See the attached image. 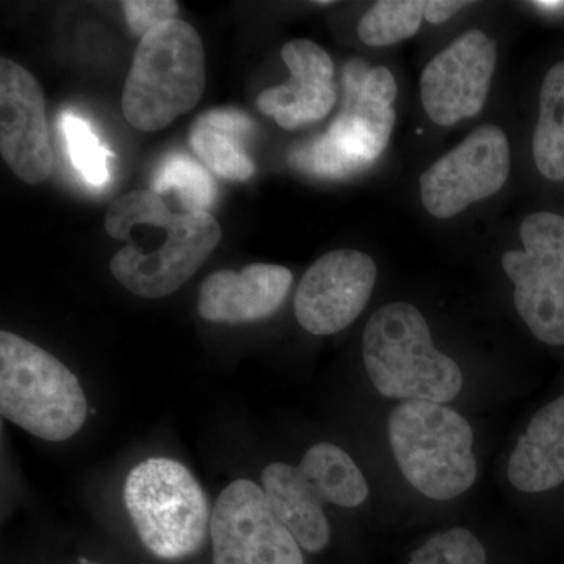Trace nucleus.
Wrapping results in <instances>:
<instances>
[{
    "label": "nucleus",
    "instance_id": "16",
    "mask_svg": "<svg viewBox=\"0 0 564 564\" xmlns=\"http://www.w3.org/2000/svg\"><path fill=\"white\" fill-rule=\"evenodd\" d=\"M508 478L522 492H544L564 481V395L534 414L508 462Z\"/></svg>",
    "mask_w": 564,
    "mask_h": 564
},
{
    "label": "nucleus",
    "instance_id": "1",
    "mask_svg": "<svg viewBox=\"0 0 564 564\" xmlns=\"http://www.w3.org/2000/svg\"><path fill=\"white\" fill-rule=\"evenodd\" d=\"M362 356L370 381L388 399L444 404L462 392V369L434 347L413 304L375 311L364 329Z\"/></svg>",
    "mask_w": 564,
    "mask_h": 564
},
{
    "label": "nucleus",
    "instance_id": "14",
    "mask_svg": "<svg viewBox=\"0 0 564 564\" xmlns=\"http://www.w3.org/2000/svg\"><path fill=\"white\" fill-rule=\"evenodd\" d=\"M281 57L291 70V79L262 91L259 110L288 131L323 120L336 104L332 57L310 40L289 41Z\"/></svg>",
    "mask_w": 564,
    "mask_h": 564
},
{
    "label": "nucleus",
    "instance_id": "6",
    "mask_svg": "<svg viewBox=\"0 0 564 564\" xmlns=\"http://www.w3.org/2000/svg\"><path fill=\"white\" fill-rule=\"evenodd\" d=\"M524 251L505 252V273L514 282V304L530 332L549 345L564 344V217L529 215L521 225Z\"/></svg>",
    "mask_w": 564,
    "mask_h": 564
},
{
    "label": "nucleus",
    "instance_id": "18",
    "mask_svg": "<svg viewBox=\"0 0 564 564\" xmlns=\"http://www.w3.org/2000/svg\"><path fill=\"white\" fill-rule=\"evenodd\" d=\"M299 469L323 505L356 508L369 497L366 477L350 455L337 445L315 444L304 454Z\"/></svg>",
    "mask_w": 564,
    "mask_h": 564
},
{
    "label": "nucleus",
    "instance_id": "17",
    "mask_svg": "<svg viewBox=\"0 0 564 564\" xmlns=\"http://www.w3.org/2000/svg\"><path fill=\"white\" fill-rule=\"evenodd\" d=\"M262 489L273 513L288 527L300 547L321 552L329 544L332 529L323 502L299 467L270 464L262 473Z\"/></svg>",
    "mask_w": 564,
    "mask_h": 564
},
{
    "label": "nucleus",
    "instance_id": "28",
    "mask_svg": "<svg viewBox=\"0 0 564 564\" xmlns=\"http://www.w3.org/2000/svg\"><path fill=\"white\" fill-rule=\"evenodd\" d=\"M202 117L209 124L215 126V128L237 133V135L243 137V139L251 135L256 129L254 121L239 109L209 110L203 113Z\"/></svg>",
    "mask_w": 564,
    "mask_h": 564
},
{
    "label": "nucleus",
    "instance_id": "2",
    "mask_svg": "<svg viewBox=\"0 0 564 564\" xmlns=\"http://www.w3.org/2000/svg\"><path fill=\"white\" fill-rule=\"evenodd\" d=\"M204 88L202 36L188 22H163L137 47L122 90V113L139 131H162L199 102Z\"/></svg>",
    "mask_w": 564,
    "mask_h": 564
},
{
    "label": "nucleus",
    "instance_id": "26",
    "mask_svg": "<svg viewBox=\"0 0 564 564\" xmlns=\"http://www.w3.org/2000/svg\"><path fill=\"white\" fill-rule=\"evenodd\" d=\"M406 564H486V552L473 532L454 529L434 534Z\"/></svg>",
    "mask_w": 564,
    "mask_h": 564
},
{
    "label": "nucleus",
    "instance_id": "12",
    "mask_svg": "<svg viewBox=\"0 0 564 564\" xmlns=\"http://www.w3.org/2000/svg\"><path fill=\"white\" fill-rule=\"evenodd\" d=\"M0 151L25 184L50 180L54 151L39 80L17 62L0 61Z\"/></svg>",
    "mask_w": 564,
    "mask_h": 564
},
{
    "label": "nucleus",
    "instance_id": "19",
    "mask_svg": "<svg viewBox=\"0 0 564 564\" xmlns=\"http://www.w3.org/2000/svg\"><path fill=\"white\" fill-rule=\"evenodd\" d=\"M533 158L544 177L564 181V62L547 70L541 87Z\"/></svg>",
    "mask_w": 564,
    "mask_h": 564
},
{
    "label": "nucleus",
    "instance_id": "27",
    "mask_svg": "<svg viewBox=\"0 0 564 564\" xmlns=\"http://www.w3.org/2000/svg\"><path fill=\"white\" fill-rule=\"evenodd\" d=\"M129 28L143 39L163 22L176 20L180 3L174 0H126L121 3Z\"/></svg>",
    "mask_w": 564,
    "mask_h": 564
},
{
    "label": "nucleus",
    "instance_id": "4",
    "mask_svg": "<svg viewBox=\"0 0 564 564\" xmlns=\"http://www.w3.org/2000/svg\"><path fill=\"white\" fill-rule=\"evenodd\" d=\"M389 444L408 484L433 500H451L477 478L474 433L462 414L432 402H403L388 421Z\"/></svg>",
    "mask_w": 564,
    "mask_h": 564
},
{
    "label": "nucleus",
    "instance_id": "3",
    "mask_svg": "<svg viewBox=\"0 0 564 564\" xmlns=\"http://www.w3.org/2000/svg\"><path fill=\"white\" fill-rule=\"evenodd\" d=\"M0 413L40 440L62 443L84 426L88 406L65 364L24 337L2 332Z\"/></svg>",
    "mask_w": 564,
    "mask_h": 564
},
{
    "label": "nucleus",
    "instance_id": "9",
    "mask_svg": "<svg viewBox=\"0 0 564 564\" xmlns=\"http://www.w3.org/2000/svg\"><path fill=\"white\" fill-rule=\"evenodd\" d=\"M510 144L502 129H475L421 177L423 207L447 220L470 204L496 195L510 176Z\"/></svg>",
    "mask_w": 564,
    "mask_h": 564
},
{
    "label": "nucleus",
    "instance_id": "11",
    "mask_svg": "<svg viewBox=\"0 0 564 564\" xmlns=\"http://www.w3.org/2000/svg\"><path fill=\"white\" fill-rule=\"evenodd\" d=\"M496 63V43L477 29L434 55L421 77V99L430 120L447 128L477 117L488 99Z\"/></svg>",
    "mask_w": 564,
    "mask_h": 564
},
{
    "label": "nucleus",
    "instance_id": "31",
    "mask_svg": "<svg viewBox=\"0 0 564 564\" xmlns=\"http://www.w3.org/2000/svg\"><path fill=\"white\" fill-rule=\"evenodd\" d=\"M80 564H98V563H93V562H90V560H87V558H80Z\"/></svg>",
    "mask_w": 564,
    "mask_h": 564
},
{
    "label": "nucleus",
    "instance_id": "15",
    "mask_svg": "<svg viewBox=\"0 0 564 564\" xmlns=\"http://www.w3.org/2000/svg\"><path fill=\"white\" fill-rule=\"evenodd\" d=\"M293 274L273 263H251L242 272L220 270L203 282L198 313L206 321L243 325L272 317L288 299Z\"/></svg>",
    "mask_w": 564,
    "mask_h": 564
},
{
    "label": "nucleus",
    "instance_id": "10",
    "mask_svg": "<svg viewBox=\"0 0 564 564\" xmlns=\"http://www.w3.org/2000/svg\"><path fill=\"white\" fill-rule=\"evenodd\" d=\"M377 273V263L366 252H326L296 288V321L315 336L343 332L366 310Z\"/></svg>",
    "mask_w": 564,
    "mask_h": 564
},
{
    "label": "nucleus",
    "instance_id": "23",
    "mask_svg": "<svg viewBox=\"0 0 564 564\" xmlns=\"http://www.w3.org/2000/svg\"><path fill=\"white\" fill-rule=\"evenodd\" d=\"M423 18L425 0H381L359 21L358 35L367 46H391L414 36Z\"/></svg>",
    "mask_w": 564,
    "mask_h": 564
},
{
    "label": "nucleus",
    "instance_id": "30",
    "mask_svg": "<svg viewBox=\"0 0 564 564\" xmlns=\"http://www.w3.org/2000/svg\"><path fill=\"white\" fill-rule=\"evenodd\" d=\"M533 6L545 11H560L564 9V2H562V0H538Z\"/></svg>",
    "mask_w": 564,
    "mask_h": 564
},
{
    "label": "nucleus",
    "instance_id": "29",
    "mask_svg": "<svg viewBox=\"0 0 564 564\" xmlns=\"http://www.w3.org/2000/svg\"><path fill=\"white\" fill-rule=\"evenodd\" d=\"M469 3L459 2V0H429V2H425V20L432 22V24H441Z\"/></svg>",
    "mask_w": 564,
    "mask_h": 564
},
{
    "label": "nucleus",
    "instance_id": "22",
    "mask_svg": "<svg viewBox=\"0 0 564 564\" xmlns=\"http://www.w3.org/2000/svg\"><path fill=\"white\" fill-rule=\"evenodd\" d=\"M243 137L215 128L203 117L191 131L192 150L199 161L228 181H247L256 172L254 163L243 151Z\"/></svg>",
    "mask_w": 564,
    "mask_h": 564
},
{
    "label": "nucleus",
    "instance_id": "24",
    "mask_svg": "<svg viewBox=\"0 0 564 564\" xmlns=\"http://www.w3.org/2000/svg\"><path fill=\"white\" fill-rule=\"evenodd\" d=\"M173 212L159 193L137 191L121 196L107 210L106 231L113 239L129 242L137 228H165L172 220Z\"/></svg>",
    "mask_w": 564,
    "mask_h": 564
},
{
    "label": "nucleus",
    "instance_id": "25",
    "mask_svg": "<svg viewBox=\"0 0 564 564\" xmlns=\"http://www.w3.org/2000/svg\"><path fill=\"white\" fill-rule=\"evenodd\" d=\"M289 162L299 172L328 180H340L366 170L361 163L345 154L326 132L296 144L289 154Z\"/></svg>",
    "mask_w": 564,
    "mask_h": 564
},
{
    "label": "nucleus",
    "instance_id": "21",
    "mask_svg": "<svg viewBox=\"0 0 564 564\" xmlns=\"http://www.w3.org/2000/svg\"><path fill=\"white\" fill-rule=\"evenodd\" d=\"M58 129L65 140L70 165L79 173L80 180L93 188H102L110 181V159L115 158L109 148L104 147L90 122L74 111H62Z\"/></svg>",
    "mask_w": 564,
    "mask_h": 564
},
{
    "label": "nucleus",
    "instance_id": "5",
    "mask_svg": "<svg viewBox=\"0 0 564 564\" xmlns=\"http://www.w3.org/2000/svg\"><path fill=\"white\" fill-rule=\"evenodd\" d=\"M122 502L144 547L162 560L196 554L210 533L209 499L191 470L170 458L137 464Z\"/></svg>",
    "mask_w": 564,
    "mask_h": 564
},
{
    "label": "nucleus",
    "instance_id": "13",
    "mask_svg": "<svg viewBox=\"0 0 564 564\" xmlns=\"http://www.w3.org/2000/svg\"><path fill=\"white\" fill-rule=\"evenodd\" d=\"M397 82L384 66L369 68L361 61L344 69V102L329 124L334 143L362 166L383 154L395 126Z\"/></svg>",
    "mask_w": 564,
    "mask_h": 564
},
{
    "label": "nucleus",
    "instance_id": "20",
    "mask_svg": "<svg viewBox=\"0 0 564 564\" xmlns=\"http://www.w3.org/2000/svg\"><path fill=\"white\" fill-rule=\"evenodd\" d=\"M177 192L184 212H207L217 199V185L210 173L187 154L166 155L155 172L152 192L163 196Z\"/></svg>",
    "mask_w": 564,
    "mask_h": 564
},
{
    "label": "nucleus",
    "instance_id": "8",
    "mask_svg": "<svg viewBox=\"0 0 564 564\" xmlns=\"http://www.w3.org/2000/svg\"><path fill=\"white\" fill-rule=\"evenodd\" d=\"M210 540L214 564H304L302 547L251 480L223 489L212 510Z\"/></svg>",
    "mask_w": 564,
    "mask_h": 564
},
{
    "label": "nucleus",
    "instance_id": "7",
    "mask_svg": "<svg viewBox=\"0 0 564 564\" xmlns=\"http://www.w3.org/2000/svg\"><path fill=\"white\" fill-rule=\"evenodd\" d=\"M165 240L155 248L128 245L111 258L115 280L133 295H172L198 272L221 240V228L209 212L173 214Z\"/></svg>",
    "mask_w": 564,
    "mask_h": 564
}]
</instances>
